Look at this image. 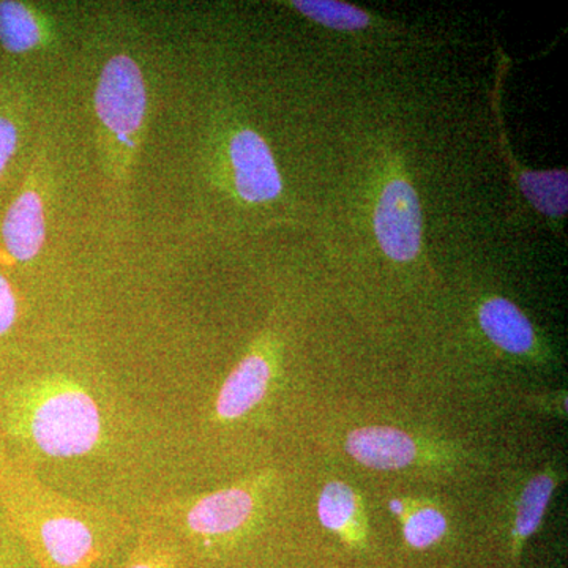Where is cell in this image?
<instances>
[{
	"mask_svg": "<svg viewBox=\"0 0 568 568\" xmlns=\"http://www.w3.org/2000/svg\"><path fill=\"white\" fill-rule=\"evenodd\" d=\"M47 235L44 205L40 193L24 190L3 220L2 237L7 252L20 263H29L43 248Z\"/></svg>",
	"mask_w": 568,
	"mask_h": 568,
	"instance_id": "9",
	"label": "cell"
},
{
	"mask_svg": "<svg viewBox=\"0 0 568 568\" xmlns=\"http://www.w3.org/2000/svg\"><path fill=\"white\" fill-rule=\"evenodd\" d=\"M123 568H183V552L173 532L149 523Z\"/></svg>",
	"mask_w": 568,
	"mask_h": 568,
	"instance_id": "15",
	"label": "cell"
},
{
	"mask_svg": "<svg viewBox=\"0 0 568 568\" xmlns=\"http://www.w3.org/2000/svg\"><path fill=\"white\" fill-rule=\"evenodd\" d=\"M447 526L446 517L436 508H418L407 515L405 526H403V536L409 547L426 549L446 536Z\"/></svg>",
	"mask_w": 568,
	"mask_h": 568,
	"instance_id": "17",
	"label": "cell"
},
{
	"mask_svg": "<svg viewBox=\"0 0 568 568\" xmlns=\"http://www.w3.org/2000/svg\"><path fill=\"white\" fill-rule=\"evenodd\" d=\"M392 510L395 511V514H402L403 511V506H402V503H399V500H394V503H392Z\"/></svg>",
	"mask_w": 568,
	"mask_h": 568,
	"instance_id": "20",
	"label": "cell"
},
{
	"mask_svg": "<svg viewBox=\"0 0 568 568\" xmlns=\"http://www.w3.org/2000/svg\"><path fill=\"white\" fill-rule=\"evenodd\" d=\"M93 103L108 141L118 145L123 155H132L148 112L140 65L125 54L111 58L100 74Z\"/></svg>",
	"mask_w": 568,
	"mask_h": 568,
	"instance_id": "4",
	"label": "cell"
},
{
	"mask_svg": "<svg viewBox=\"0 0 568 568\" xmlns=\"http://www.w3.org/2000/svg\"><path fill=\"white\" fill-rule=\"evenodd\" d=\"M346 452L358 465L398 470L424 462L426 450L416 437L392 426H365L347 435Z\"/></svg>",
	"mask_w": 568,
	"mask_h": 568,
	"instance_id": "8",
	"label": "cell"
},
{
	"mask_svg": "<svg viewBox=\"0 0 568 568\" xmlns=\"http://www.w3.org/2000/svg\"><path fill=\"white\" fill-rule=\"evenodd\" d=\"M478 323L499 349L514 355L536 353V331L514 302L504 297L488 298L478 310Z\"/></svg>",
	"mask_w": 568,
	"mask_h": 568,
	"instance_id": "10",
	"label": "cell"
},
{
	"mask_svg": "<svg viewBox=\"0 0 568 568\" xmlns=\"http://www.w3.org/2000/svg\"><path fill=\"white\" fill-rule=\"evenodd\" d=\"M17 410L21 435L47 457H82L102 439L95 398L65 377H51L29 388Z\"/></svg>",
	"mask_w": 568,
	"mask_h": 568,
	"instance_id": "2",
	"label": "cell"
},
{
	"mask_svg": "<svg viewBox=\"0 0 568 568\" xmlns=\"http://www.w3.org/2000/svg\"><path fill=\"white\" fill-rule=\"evenodd\" d=\"M252 485L216 489L190 500H166L151 508V517L201 541L220 540L241 532L257 508ZM159 523V525H160ZM166 526V528H168Z\"/></svg>",
	"mask_w": 568,
	"mask_h": 568,
	"instance_id": "3",
	"label": "cell"
},
{
	"mask_svg": "<svg viewBox=\"0 0 568 568\" xmlns=\"http://www.w3.org/2000/svg\"><path fill=\"white\" fill-rule=\"evenodd\" d=\"M558 487V476L555 470L547 469L538 476L530 478L526 488L519 496L517 515L514 521V551L515 559L518 560L521 549L525 547L529 537H532L540 528L541 519L547 514L549 500L555 495Z\"/></svg>",
	"mask_w": 568,
	"mask_h": 568,
	"instance_id": "12",
	"label": "cell"
},
{
	"mask_svg": "<svg viewBox=\"0 0 568 568\" xmlns=\"http://www.w3.org/2000/svg\"><path fill=\"white\" fill-rule=\"evenodd\" d=\"M304 17L339 32H354L369 24V14L345 2L334 0H295L291 2Z\"/></svg>",
	"mask_w": 568,
	"mask_h": 568,
	"instance_id": "16",
	"label": "cell"
},
{
	"mask_svg": "<svg viewBox=\"0 0 568 568\" xmlns=\"http://www.w3.org/2000/svg\"><path fill=\"white\" fill-rule=\"evenodd\" d=\"M422 207L417 192L405 178L383 186L375 209V233L381 250L396 263L416 260L422 248Z\"/></svg>",
	"mask_w": 568,
	"mask_h": 568,
	"instance_id": "5",
	"label": "cell"
},
{
	"mask_svg": "<svg viewBox=\"0 0 568 568\" xmlns=\"http://www.w3.org/2000/svg\"><path fill=\"white\" fill-rule=\"evenodd\" d=\"M13 506L41 568H93L132 532L118 511L71 499L33 476L21 481Z\"/></svg>",
	"mask_w": 568,
	"mask_h": 568,
	"instance_id": "1",
	"label": "cell"
},
{
	"mask_svg": "<svg viewBox=\"0 0 568 568\" xmlns=\"http://www.w3.org/2000/svg\"><path fill=\"white\" fill-rule=\"evenodd\" d=\"M275 376V357L267 343L257 342L224 379L215 398L213 416L234 422L263 403Z\"/></svg>",
	"mask_w": 568,
	"mask_h": 568,
	"instance_id": "7",
	"label": "cell"
},
{
	"mask_svg": "<svg viewBox=\"0 0 568 568\" xmlns=\"http://www.w3.org/2000/svg\"><path fill=\"white\" fill-rule=\"evenodd\" d=\"M18 317L17 295L11 290V284L6 276L0 275V336L13 327Z\"/></svg>",
	"mask_w": 568,
	"mask_h": 568,
	"instance_id": "18",
	"label": "cell"
},
{
	"mask_svg": "<svg viewBox=\"0 0 568 568\" xmlns=\"http://www.w3.org/2000/svg\"><path fill=\"white\" fill-rule=\"evenodd\" d=\"M517 183L526 200L548 219H564L568 207V174L564 170L519 171Z\"/></svg>",
	"mask_w": 568,
	"mask_h": 568,
	"instance_id": "13",
	"label": "cell"
},
{
	"mask_svg": "<svg viewBox=\"0 0 568 568\" xmlns=\"http://www.w3.org/2000/svg\"><path fill=\"white\" fill-rule=\"evenodd\" d=\"M226 155L235 193L242 201L265 204L278 200L283 192L282 175L261 134L239 129L227 141Z\"/></svg>",
	"mask_w": 568,
	"mask_h": 568,
	"instance_id": "6",
	"label": "cell"
},
{
	"mask_svg": "<svg viewBox=\"0 0 568 568\" xmlns=\"http://www.w3.org/2000/svg\"><path fill=\"white\" fill-rule=\"evenodd\" d=\"M321 525L338 534L346 544L361 547L366 538L364 508L357 493L343 481H331L317 503Z\"/></svg>",
	"mask_w": 568,
	"mask_h": 568,
	"instance_id": "11",
	"label": "cell"
},
{
	"mask_svg": "<svg viewBox=\"0 0 568 568\" xmlns=\"http://www.w3.org/2000/svg\"><path fill=\"white\" fill-rule=\"evenodd\" d=\"M18 145V129L13 122L0 115V174L6 170Z\"/></svg>",
	"mask_w": 568,
	"mask_h": 568,
	"instance_id": "19",
	"label": "cell"
},
{
	"mask_svg": "<svg viewBox=\"0 0 568 568\" xmlns=\"http://www.w3.org/2000/svg\"><path fill=\"white\" fill-rule=\"evenodd\" d=\"M44 29L33 10L20 2H0V43L10 52H28L40 47Z\"/></svg>",
	"mask_w": 568,
	"mask_h": 568,
	"instance_id": "14",
	"label": "cell"
}]
</instances>
